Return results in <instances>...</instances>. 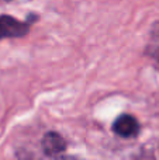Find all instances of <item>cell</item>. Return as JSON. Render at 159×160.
<instances>
[{"label": "cell", "instance_id": "cell-1", "mask_svg": "<svg viewBox=\"0 0 159 160\" xmlns=\"http://www.w3.org/2000/svg\"><path fill=\"white\" fill-rule=\"evenodd\" d=\"M30 27L28 24L14 18L11 16H0V39L4 38H21L27 35Z\"/></svg>", "mask_w": 159, "mask_h": 160}, {"label": "cell", "instance_id": "cell-3", "mask_svg": "<svg viewBox=\"0 0 159 160\" xmlns=\"http://www.w3.org/2000/svg\"><path fill=\"white\" fill-rule=\"evenodd\" d=\"M65 148H66V143H65L64 138L56 132H48L42 139V150L48 156L59 155L65 150Z\"/></svg>", "mask_w": 159, "mask_h": 160}, {"label": "cell", "instance_id": "cell-2", "mask_svg": "<svg viewBox=\"0 0 159 160\" xmlns=\"http://www.w3.org/2000/svg\"><path fill=\"white\" fill-rule=\"evenodd\" d=\"M113 131L118 136L123 138H131L135 136L140 131V124L138 121L130 114H121L113 124Z\"/></svg>", "mask_w": 159, "mask_h": 160}]
</instances>
